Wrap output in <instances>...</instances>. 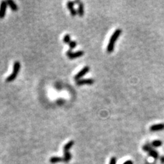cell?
Instances as JSON below:
<instances>
[{"label":"cell","instance_id":"obj_21","mask_svg":"<svg viewBox=\"0 0 164 164\" xmlns=\"http://www.w3.org/2000/svg\"><path fill=\"white\" fill-rule=\"evenodd\" d=\"M160 160H161V162L163 163H164V157H161V159H160Z\"/></svg>","mask_w":164,"mask_h":164},{"label":"cell","instance_id":"obj_8","mask_svg":"<svg viewBox=\"0 0 164 164\" xmlns=\"http://www.w3.org/2000/svg\"><path fill=\"white\" fill-rule=\"evenodd\" d=\"M164 129V123H159V124H153L150 127V131H161Z\"/></svg>","mask_w":164,"mask_h":164},{"label":"cell","instance_id":"obj_18","mask_svg":"<svg viewBox=\"0 0 164 164\" xmlns=\"http://www.w3.org/2000/svg\"><path fill=\"white\" fill-rule=\"evenodd\" d=\"M71 40H70V36L69 34H66L64 36V38H63V42L64 43H69Z\"/></svg>","mask_w":164,"mask_h":164},{"label":"cell","instance_id":"obj_13","mask_svg":"<svg viewBox=\"0 0 164 164\" xmlns=\"http://www.w3.org/2000/svg\"><path fill=\"white\" fill-rule=\"evenodd\" d=\"M64 162H69V161L71 159V155L70 154V152L69 151H64Z\"/></svg>","mask_w":164,"mask_h":164},{"label":"cell","instance_id":"obj_15","mask_svg":"<svg viewBox=\"0 0 164 164\" xmlns=\"http://www.w3.org/2000/svg\"><path fill=\"white\" fill-rule=\"evenodd\" d=\"M142 149L144 150V151H146V152H150L151 150H152V146L151 144H149V143H147L144 145V146L142 147Z\"/></svg>","mask_w":164,"mask_h":164},{"label":"cell","instance_id":"obj_17","mask_svg":"<svg viewBox=\"0 0 164 164\" xmlns=\"http://www.w3.org/2000/svg\"><path fill=\"white\" fill-rule=\"evenodd\" d=\"M69 47H70V49H69L73 50L74 48H75V47H77V42H76L75 41L71 40V41H70V42L69 43Z\"/></svg>","mask_w":164,"mask_h":164},{"label":"cell","instance_id":"obj_10","mask_svg":"<svg viewBox=\"0 0 164 164\" xmlns=\"http://www.w3.org/2000/svg\"><path fill=\"white\" fill-rule=\"evenodd\" d=\"M77 14L80 16L81 17H82L84 15V3L80 2L79 3V6H78V10H77Z\"/></svg>","mask_w":164,"mask_h":164},{"label":"cell","instance_id":"obj_12","mask_svg":"<svg viewBox=\"0 0 164 164\" xmlns=\"http://www.w3.org/2000/svg\"><path fill=\"white\" fill-rule=\"evenodd\" d=\"M148 155L155 159H158V157H159V153L157 152V151H156L154 149H152L150 152H148Z\"/></svg>","mask_w":164,"mask_h":164},{"label":"cell","instance_id":"obj_7","mask_svg":"<svg viewBox=\"0 0 164 164\" xmlns=\"http://www.w3.org/2000/svg\"><path fill=\"white\" fill-rule=\"evenodd\" d=\"M74 4H75V2H67V8L70 10V14L73 17H75V16L77 15V11L74 8Z\"/></svg>","mask_w":164,"mask_h":164},{"label":"cell","instance_id":"obj_1","mask_svg":"<svg viewBox=\"0 0 164 164\" xmlns=\"http://www.w3.org/2000/svg\"><path fill=\"white\" fill-rule=\"evenodd\" d=\"M121 32H122V30H121L120 29H117V30H115L114 31V33H112V35L111 36L109 42H108V45H107V51L108 53H112V52H113V51L114 49V46H115V42L117 41L118 38L120 36Z\"/></svg>","mask_w":164,"mask_h":164},{"label":"cell","instance_id":"obj_4","mask_svg":"<svg viewBox=\"0 0 164 164\" xmlns=\"http://www.w3.org/2000/svg\"><path fill=\"white\" fill-rule=\"evenodd\" d=\"M89 70H90V67L89 66H86L84 67V68H83V69H82L75 76V77H74V79H75L76 81L80 80V79H82V77H84L85 75H86V74L89 72Z\"/></svg>","mask_w":164,"mask_h":164},{"label":"cell","instance_id":"obj_14","mask_svg":"<svg viewBox=\"0 0 164 164\" xmlns=\"http://www.w3.org/2000/svg\"><path fill=\"white\" fill-rule=\"evenodd\" d=\"M74 145V141H70L69 142L67 143L66 144H65L64 146V151H69V149L72 147Z\"/></svg>","mask_w":164,"mask_h":164},{"label":"cell","instance_id":"obj_19","mask_svg":"<svg viewBox=\"0 0 164 164\" xmlns=\"http://www.w3.org/2000/svg\"><path fill=\"white\" fill-rule=\"evenodd\" d=\"M109 164H116V158L115 157H112L110 160Z\"/></svg>","mask_w":164,"mask_h":164},{"label":"cell","instance_id":"obj_6","mask_svg":"<svg viewBox=\"0 0 164 164\" xmlns=\"http://www.w3.org/2000/svg\"><path fill=\"white\" fill-rule=\"evenodd\" d=\"M94 81L92 79H81L76 81V84L77 85H92L94 84Z\"/></svg>","mask_w":164,"mask_h":164},{"label":"cell","instance_id":"obj_9","mask_svg":"<svg viewBox=\"0 0 164 164\" xmlns=\"http://www.w3.org/2000/svg\"><path fill=\"white\" fill-rule=\"evenodd\" d=\"M7 3H8V6H9L10 8L12 9L13 11H17L18 10V6L12 0H8Z\"/></svg>","mask_w":164,"mask_h":164},{"label":"cell","instance_id":"obj_2","mask_svg":"<svg viewBox=\"0 0 164 164\" xmlns=\"http://www.w3.org/2000/svg\"><path fill=\"white\" fill-rule=\"evenodd\" d=\"M21 69V64L20 62H18V61H16L15 63H14V66H13V72L11 75L8 76V77H7L6 81L7 82H11L12 81H14L15 79L17 78V75H18V72H19V70H20Z\"/></svg>","mask_w":164,"mask_h":164},{"label":"cell","instance_id":"obj_11","mask_svg":"<svg viewBox=\"0 0 164 164\" xmlns=\"http://www.w3.org/2000/svg\"><path fill=\"white\" fill-rule=\"evenodd\" d=\"M49 161L52 163H55L57 162H62V161H64V158L59 157H51Z\"/></svg>","mask_w":164,"mask_h":164},{"label":"cell","instance_id":"obj_3","mask_svg":"<svg viewBox=\"0 0 164 164\" xmlns=\"http://www.w3.org/2000/svg\"><path fill=\"white\" fill-rule=\"evenodd\" d=\"M84 54V52L83 51H78L77 52H72L71 49H69L66 51V55L68 56L69 59L73 60V59H75L77 57H81L82 55Z\"/></svg>","mask_w":164,"mask_h":164},{"label":"cell","instance_id":"obj_5","mask_svg":"<svg viewBox=\"0 0 164 164\" xmlns=\"http://www.w3.org/2000/svg\"><path fill=\"white\" fill-rule=\"evenodd\" d=\"M8 3L6 1H2L0 3V18H3L6 14Z\"/></svg>","mask_w":164,"mask_h":164},{"label":"cell","instance_id":"obj_20","mask_svg":"<svg viewBox=\"0 0 164 164\" xmlns=\"http://www.w3.org/2000/svg\"><path fill=\"white\" fill-rule=\"evenodd\" d=\"M123 164H133V161H131V160H129V161H125Z\"/></svg>","mask_w":164,"mask_h":164},{"label":"cell","instance_id":"obj_16","mask_svg":"<svg viewBox=\"0 0 164 164\" xmlns=\"http://www.w3.org/2000/svg\"><path fill=\"white\" fill-rule=\"evenodd\" d=\"M151 145H152V146H153V147H159V146H161V145H162V142H161V140H158V139L154 140L152 142Z\"/></svg>","mask_w":164,"mask_h":164}]
</instances>
